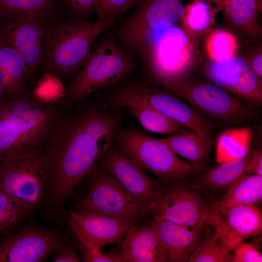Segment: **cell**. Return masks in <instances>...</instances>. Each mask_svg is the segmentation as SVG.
Segmentation results:
<instances>
[{"instance_id":"cell-36","label":"cell","mask_w":262,"mask_h":262,"mask_svg":"<svg viewBox=\"0 0 262 262\" xmlns=\"http://www.w3.org/2000/svg\"><path fill=\"white\" fill-rule=\"evenodd\" d=\"M229 262H262V255L252 245L244 241L238 243L233 248Z\"/></svg>"},{"instance_id":"cell-7","label":"cell","mask_w":262,"mask_h":262,"mask_svg":"<svg viewBox=\"0 0 262 262\" xmlns=\"http://www.w3.org/2000/svg\"><path fill=\"white\" fill-rule=\"evenodd\" d=\"M116 137L128 158L164 183H169L197 172L190 163L179 159L162 139L131 129L121 131Z\"/></svg>"},{"instance_id":"cell-10","label":"cell","mask_w":262,"mask_h":262,"mask_svg":"<svg viewBox=\"0 0 262 262\" xmlns=\"http://www.w3.org/2000/svg\"><path fill=\"white\" fill-rule=\"evenodd\" d=\"M67 242L59 230L26 225L0 239V262H41Z\"/></svg>"},{"instance_id":"cell-21","label":"cell","mask_w":262,"mask_h":262,"mask_svg":"<svg viewBox=\"0 0 262 262\" xmlns=\"http://www.w3.org/2000/svg\"><path fill=\"white\" fill-rule=\"evenodd\" d=\"M262 200V177L243 174L217 201L211 203V226L215 227L229 209L241 205L258 206Z\"/></svg>"},{"instance_id":"cell-39","label":"cell","mask_w":262,"mask_h":262,"mask_svg":"<svg viewBox=\"0 0 262 262\" xmlns=\"http://www.w3.org/2000/svg\"><path fill=\"white\" fill-rule=\"evenodd\" d=\"M262 177V152L259 150L250 153L246 172Z\"/></svg>"},{"instance_id":"cell-16","label":"cell","mask_w":262,"mask_h":262,"mask_svg":"<svg viewBox=\"0 0 262 262\" xmlns=\"http://www.w3.org/2000/svg\"><path fill=\"white\" fill-rule=\"evenodd\" d=\"M205 73L219 87L253 104L262 103V81L253 71L246 59L234 56L223 61H211Z\"/></svg>"},{"instance_id":"cell-40","label":"cell","mask_w":262,"mask_h":262,"mask_svg":"<svg viewBox=\"0 0 262 262\" xmlns=\"http://www.w3.org/2000/svg\"><path fill=\"white\" fill-rule=\"evenodd\" d=\"M250 67L258 78L262 81V55L260 49L251 54L248 59H246Z\"/></svg>"},{"instance_id":"cell-37","label":"cell","mask_w":262,"mask_h":262,"mask_svg":"<svg viewBox=\"0 0 262 262\" xmlns=\"http://www.w3.org/2000/svg\"><path fill=\"white\" fill-rule=\"evenodd\" d=\"M66 3L76 15L83 16L96 13L97 0H66Z\"/></svg>"},{"instance_id":"cell-32","label":"cell","mask_w":262,"mask_h":262,"mask_svg":"<svg viewBox=\"0 0 262 262\" xmlns=\"http://www.w3.org/2000/svg\"><path fill=\"white\" fill-rule=\"evenodd\" d=\"M206 47L211 61H220L235 56L237 43L233 34L224 30H218L209 34Z\"/></svg>"},{"instance_id":"cell-3","label":"cell","mask_w":262,"mask_h":262,"mask_svg":"<svg viewBox=\"0 0 262 262\" xmlns=\"http://www.w3.org/2000/svg\"><path fill=\"white\" fill-rule=\"evenodd\" d=\"M115 20L97 19L91 22L59 17L50 21L46 33L43 63L47 72L61 79L74 74L82 66L97 38Z\"/></svg>"},{"instance_id":"cell-26","label":"cell","mask_w":262,"mask_h":262,"mask_svg":"<svg viewBox=\"0 0 262 262\" xmlns=\"http://www.w3.org/2000/svg\"><path fill=\"white\" fill-rule=\"evenodd\" d=\"M60 14L58 0H0V17L34 16L53 20Z\"/></svg>"},{"instance_id":"cell-38","label":"cell","mask_w":262,"mask_h":262,"mask_svg":"<svg viewBox=\"0 0 262 262\" xmlns=\"http://www.w3.org/2000/svg\"><path fill=\"white\" fill-rule=\"evenodd\" d=\"M55 252L56 254L53 259V262H81L76 248L67 244V242L59 247Z\"/></svg>"},{"instance_id":"cell-13","label":"cell","mask_w":262,"mask_h":262,"mask_svg":"<svg viewBox=\"0 0 262 262\" xmlns=\"http://www.w3.org/2000/svg\"><path fill=\"white\" fill-rule=\"evenodd\" d=\"M209 205L200 188L176 185L163 190L153 213L178 225L203 227L211 225Z\"/></svg>"},{"instance_id":"cell-2","label":"cell","mask_w":262,"mask_h":262,"mask_svg":"<svg viewBox=\"0 0 262 262\" xmlns=\"http://www.w3.org/2000/svg\"><path fill=\"white\" fill-rule=\"evenodd\" d=\"M65 109L33 92L7 97L0 102V160L29 149L44 150Z\"/></svg>"},{"instance_id":"cell-27","label":"cell","mask_w":262,"mask_h":262,"mask_svg":"<svg viewBox=\"0 0 262 262\" xmlns=\"http://www.w3.org/2000/svg\"><path fill=\"white\" fill-rule=\"evenodd\" d=\"M250 153L245 157L220 164L201 175L196 187L210 189L229 188L246 172Z\"/></svg>"},{"instance_id":"cell-35","label":"cell","mask_w":262,"mask_h":262,"mask_svg":"<svg viewBox=\"0 0 262 262\" xmlns=\"http://www.w3.org/2000/svg\"><path fill=\"white\" fill-rule=\"evenodd\" d=\"M143 0H97L98 19L115 18L141 4Z\"/></svg>"},{"instance_id":"cell-15","label":"cell","mask_w":262,"mask_h":262,"mask_svg":"<svg viewBox=\"0 0 262 262\" xmlns=\"http://www.w3.org/2000/svg\"><path fill=\"white\" fill-rule=\"evenodd\" d=\"M92 179L88 195L77 201L75 209L128 219H137L144 213L110 174H98Z\"/></svg>"},{"instance_id":"cell-17","label":"cell","mask_w":262,"mask_h":262,"mask_svg":"<svg viewBox=\"0 0 262 262\" xmlns=\"http://www.w3.org/2000/svg\"><path fill=\"white\" fill-rule=\"evenodd\" d=\"M67 213L72 232L80 234L99 248L120 242L137 221L77 209Z\"/></svg>"},{"instance_id":"cell-8","label":"cell","mask_w":262,"mask_h":262,"mask_svg":"<svg viewBox=\"0 0 262 262\" xmlns=\"http://www.w3.org/2000/svg\"><path fill=\"white\" fill-rule=\"evenodd\" d=\"M182 0H147L118 27L116 40L131 56H138L156 32L174 25L184 11Z\"/></svg>"},{"instance_id":"cell-31","label":"cell","mask_w":262,"mask_h":262,"mask_svg":"<svg viewBox=\"0 0 262 262\" xmlns=\"http://www.w3.org/2000/svg\"><path fill=\"white\" fill-rule=\"evenodd\" d=\"M30 213L0 188V239L13 233Z\"/></svg>"},{"instance_id":"cell-22","label":"cell","mask_w":262,"mask_h":262,"mask_svg":"<svg viewBox=\"0 0 262 262\" xmlns=\"http://www.w3.org/2000/svg\"><path fill=\"white\" fill-rule=\"evenodd\" d=\"M110 101L115 108L127 109L149 131L171 135L188 129L142 101L115 93Z\"/></svg>"},{"instance_id":"cell-9","label":"cell","mask_w":262,"mask_h":262,"mask_svg":"<svg viewBox=\"0 0 262 262\" xmlns=\"http://www.w3.org/2000/svg\"><path fill=\"white\" fill-rule=\"evenodd\" d=\"M50 21L34 16L0 17V41L12 48L23 58L33 84L44 63L46 33Z\"/></svg>"},{"instance_id":"cell-4","label":"cell","mask_w":262,"mask_h":262,"mask_svg":"<svg viewBox=\"0 0 262 262\" xmlns=\"http://www.w3.org/2000/svg\"><path fill=\"white\" fill-rule=\"evenodd\" d=\"M134 67L133 57L115 39L104 37L94 43L81 71L66 89L59 103L68 108L97 90L122 81Z\"/></svg>"},{"instance_id":"cell-1","label":"cell","mask_w":262,"mask_h":262,"mask_svg":"<svg viewBox=\"0 0 262 262\" xmlns=\"http://www.w3.org/2000/svg\"><path fill=\"white\" fill-rule=\"evenodd\" d=\"M119 119L93 107L64 111L45 149L49 163L42 201L60 218L66 200L94 170L117 133Z\"/></svg>"},{"instance_id":"cell-28","label":"cell","mask_w":262,"mask_h":262,"mask_svg":"<svg viewBox=\"0 0 262 262\" xmlns=\"http://www.w3.org/2000/svg\"><path fill=\"white\" fill-rule=\"evenodd\" d=\"M223 9L227 17L236 27L249 34L257 31V16L260 0H213Z\"/></svg>"},{"instance_id":"cell-20","label":"cell","mask_w":262,"mask_h":262,"mask_svg":"<svg viewBox=\"0 0 262 262\" xmlns=\"http://www.w3.org/2000/svg\"><path fill=\"white\" fill-rule=\"evenodd\" d=\"M164 246L168 262H187L205 227H187L155 218L151 222Z\"/></svg>"},{"instance_id":"cell-30","label":"cell","mask_w":262,"mask_h":262,"mask_svg":"<svg viewBox=\"0 0 262 262\" xmlns=\"http://www.w3.org/2000/svg\"><path fill=\"white\" fill-rule=\"evenodd\" d=\"M205 227L196 247L187 262H229L232 250L218 237L215 230L212 231Z\"/></svg>"},{"instance_id":"cell-18","label":"cell","mask_w":262,"mask_h":262,"mask_svg":"<svg viewBox=\"0 0 262 262\" xmlns=\"http://www.w3.org/2000/svg\"><path fill=\"white\" fill-rule=\"evenodd\" d=\"M214 228L218 237L233 250L239 242L261 233V210L254 205L232 207L225 213L221 221Z\"/></svg>"},{"instance_id":"cell-34","label":"cell","mask_w":262,"mask_h":262,"mask_svg":"<svg viewBox=\"0 0 262 262\" xmlns=\"http://www.w3.org/2000/svg\"><path fill=\"white\" fill-rule=\"evenodd\" d=\"M78 242L83 262H124L122 255L113 252H103L80 234L72 232Z\"/></svg>"},{"instance_id":"cell-23","label":"cell","mask_w":262,"mask_h":262,"mask_svg":"<svg viewBox=\"0 0 262 262\" xmlns=\"http://www.w3.org/2000/svg\"><path fill=\"white\" fill-rule=\"evenodd\" d=\"M30 81L29 71L23 58L12 48L0 41V82L6 96L22 93Z\"/></svg>"},{"instance_id":"cell-41","label":"cell","mask_w":262,"mask_h":262,"mask_svg":"<svg viewBox=\"0 0 262 262\" xmlns=\"http://www.w3.org/2000/svg\"><path fill=\"white\" fill-rule=\"evenodd\" d=\"M7 97L5 94V91L1 83L0 82V102Z\"/></svg>"},{"instance_id":"cell-19","label":"cell","mask_w":262,"mask_h":262,"mask_svg":"<svg viewBox=\"0 0 262 262\" xmlns=\"http://www.w3.org/2000/svg\"><path fill=\"white\" fill-rule=\"evenodd\" d=\"M120 242L125 262H168L167 251L152 223L134 226Z\"/></svg>"},{"instance_id":"cell-11","label":"cell","mask_w":262,"mask_h":262,"mask_svg":"<svg viewBox=\"0 0 262 262\" xmlns=\"http://www.w3.org/2000/svg\"><path fill=\"white\" fill-rule=\"evenodd\" d=\"M166 88L213 118L230 121L241 119L248 114L242 103L215 84L194 82L184 77Z\"/></svg>"},{"instance_id":"cell-12","label":"cell","mask_w":262,"mask_h":262,"mask_svg":"<svg viewBox=\"0 0 262 262\" xmlns=\"http://www.w3.org/2000/svg\"><path fill=\"white\" fill-rule=\"evenodd\" d=\"M115 94L142 101L170 118L201 136H208L213 123L182 100L147 82H137L125 85Z\"/></svg>"},{"instance_id":"cell-5","label":"cell","mask_w":262,"mask_h":262,"mask_svg":"<svg viewBox=\"0 0 262 262\" xmlns=\"http://www.w3.org/2000/svg\"><path fill=\"white\" fill-rule=\"evenodd\" d=\"M195 56L190 38L183 30L173 25L154 33L137 57L150 77L166 88L185 77Z\"/></svg>"},{"instance_id":"cell-25","label":"cell","mask_w":262,"mask_h":262,"mask_svg":"<svg viewBox=\"0 0 262 262\" xmlns=\"http://www.w3.org/2000/svg\"><path fill=\"white\" fill-rule=\"evenodd\" d=\"M253 138L249 127L232 128L221 132L217 138L215 160L221 164L246 156Z\"/></svg>"},{"instance_id":"cell-29","label":"cell","mask_w":262,"mask_h":262,"mask_svg":"<svg viewBox=\"0 0 262 262\" xmlns=\"http://www.w3.org/2000/svg\"><path fill=\"white\" fill-rule=\"evenodd\" d=\"M217 10L208 0H195L185 7L181 20L188 36L197 37L205 33L213 22Z\"/></svg>"},{"instance_id":"cell-14","label":"cell","mask_w":262,"mask_h":262,"mask_svg":"<svg viewBox=\"0 0 262 262\" xmlns=\"http://www.w3.org/2000/svg\"><path fill=\"white\" fill-rule=\"evenodd\" d=\"M105 166L123 192L144 213H153L163 188L125 155L110 152Z\"/></svg>"},{"instance_id":"cell-24","label":"cell","mask_w":262,"mask_h":262,"mask_svg":"<svg viewBox=\"0 0 262 262\" xmlns=\"http://www.w3.org/2000/svg\"><path fill=\"white\" fill-rule=\"evenodd\" d=\"M161 139L175 153L188 160L197 172L206 167L211 147L209 136L187 129Z\"/></svg>"},{"instance_id":"cell-6","label":"cell","mask_w":262,"mask_h":262,"mask_svg":"<svg viewBox=\"0 0 262 262\" xmlns=\"http://www.w3.org/2000/svg\"><path fill=\"white\" fill-rule=\"evenodd\" d=\"M48 167L44 150L12 153L0 160V188L31 213L42 201Z\"/></svg>"},{"instance_id":"cell-33","label":"cell","mask_w":262,"mask_h":262,"mask_svg":"<svg viewBox=\"0 0 262 262\" xmlns=\"http://www.w3.org/2000/svg\"><path fill=\"white\" fill-rule=\"evenodd\" d=\"M33 90L41 98L48 101L59 102L64 96L66 88L60 78L46 72L38 81Z\"/></svg>"}]
</instances>
